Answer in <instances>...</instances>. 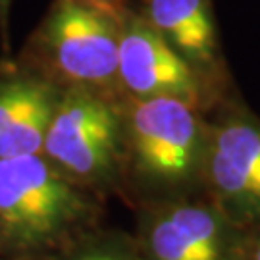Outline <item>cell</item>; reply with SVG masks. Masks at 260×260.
I'll list each match as a JSON object with an SVG mask.
<instances>
[{"mask_svg":"<svg viewBox=\"0 0 260 260\" xmlns=\"http://www.w3.org/2000/svg\"><path fill=\"white\" fill-rule=\"evenodd\" d=\"M121 96L77 87L62 89L43 145V156L99 195L121 189Z\"/></svg>","mask_w":260,"mask_h":260,"instance_id":"277c9868","label":"cell"},{"mask_svg":"<svg viewBox=\"0 0 260 260\" xmlns=\"http://www.w3.org/2000/svg\"><path fill=\"white\" fill-rule=\"evenodd\" d=\"M50 260H143L135 251L131 237L101 235L94 232L75 247L60 252Z\"/></svg>","mask_w":260,"mask_h":260,"instance_id":"8fae6325","label":"cell"},{"mask_svg":"<svg viewBox=\"0 0 260 260\" xmlns=\"http://www.w3.org/2000/svg\"><path fill=\"white\" fill-rule=\"evenodd\" d=\"M101 195L43 154L0 158V245L18 256L60 254L99 232Z\"/></svg>","mask_w":260,"mask_h":260,"instance_id":"7a4b0ae2","label":"cell"},{"mask_svg":"<svg viewBox=\"0 0 260 260\" xmlns=\"http://www.w3.org/2000/svg\"><path fill=\"white\" fill-rule=\"evenodd\" d=\"M118 81L121 93L133 99L172 96L206 112L218 104L185 60L135 8L120 19Z\"/></svg>","mask_w":260,"mask_h":260,"instance_id":"52a82bcc","label":"cell"},{"mask_svg":"<svg viewBox=\"0 0 260 260\" xmlns=\"http://www.w3.org/2000/svg\"><path fill=\"white\" fill-rule=\"evenodd\" d=\"M83 2L116 19H121L127 10L133 8L131 6V0H83Z\"/></svg>","mask_w":260,"mask_h":260,"instance_id":"4fadbf2b","label":"cell"},{"mask_svg":"<svg viewBox=\"0 0 260 260\" xmlns=\"http://www.w3.org/2000/svg\"><path fill=\"white\" fill-rule=\"evenodd\" d=\"M203 195L239 232L260 225V118L235 94L208 110Z\"/></svg>","mask_w":260,"mask_h":260,"instance_id":"5b68a950","label":"cell"},{"mask_svg":"<svg viewBox=\"0 0 260 260\" xmlns=\"http://www.w3.org/2000/svg\"><path fill=\"white\" fill-rule=\"evenodd\" d=\"M205 83L216 103L232 85L212 0H139L133 6Z\"/></svg>","mask_w":260,"mask_h":260,"instance_id":"ba28073f","label":"cell"},{"mask_svg":"<svg viewBox=\"0 0 260 260\" xmlns=\"http://www.w3.org/2000/svg\"><path fill=\"white\" fill-rule=\"evenodd\" d=\"M233 260H260V225L243 232Z\"/></svg>","mask_w":260,"mask_h":260,"instance_id":"7c38bea8","label":"cell"},{"mask_svg":"<svg viewBox=\"0 0 260 260\" xmlns=\"http://www.w3.org/2000/svg\"><path fill=\"white\" fill-rule=\"evenodd\" d=\"M120 19L83 0H52L27 43V68L60 89L121 96Z\"/></svg>","mask_w":260,"mask_h":260,"instance_id":"3957f363","label":"cell"},{"mask_svg":"<svg viewBox=\"0 0 260 260\" xmlns=\"http://www.w3.org/2000/svg\"><path fill=\"white\" fill-rule=\"evenodd\" d=\"M43 75L29 68H8L0 74V131L23 106H27L47 85Z\"/></svg>","mask_w":260,"mask_h":260,"instance_id":"30bf717a","label":"cell"},{"mask_svg":"<svg viewBox=\"0 0 260 260\" xmlns=\"http://www.w3.org/2000/svg\"><path fill=\"white\" fill-rule=\"evenodd\" d=\"M121 189L139 205L203 193L208 112L172 99L121 96Z\"/></svg>","mask_w":260,"mask_h":260,"instance_id":"6da1fadb","label":"cell"},{"mask_svg":"<svg viewBox=\"0 0 260 260\" xmlns=\"http://www.w3.org/2000/svg\"><path fill=\"white\" fill-rule=\"evenodd\" d=\"M135 251L143 260H233L239 232L203 193L141 205Z\"/></svg>","mask_w":260,"mask_h":260,"instance_id":"8992f818","label":"cell"},{"mask_svg":"<svg viewBox=\"0 0 260 260\" xmlns=\"http://www.w3.org/2000/svg\"><path fill=\"white\" fill-rule=\"evenodd\" d=\"M0 249H2V245H0Z\"/></svg>","mask_w":260,"mask_h":260,"instance_id":"9a60e30c","label":"cell"},{"mask_svg":"<svg viewBox=\"0 0 260 260\" xmlns=\"http://www.w3.org/2000/svg\"><path fill=\"white\" fill-rule=\"evenodd\" d=\"M60 94L62 89L58 85L48 83L6 123V127L0 131V158L43 154V145Z\"/></svg>","mask_w":260,"mask_h":260,"instance_id":"9c48e42d","label":"cell"},{"mask_svg":"<svg viewBox=\"0 0 260 260\" xmlns=\"http://www.w3.org/2000/svg\"><path fill=\"white\" fill-rule=\"evenodd\" d=\"M10 8H12V0H0V35L4 41V47H8Z\"/></svg>","mask_w":260,"mask_h":260,"instance_id":"5bb4252c","label":"cell"}]
</instances>
